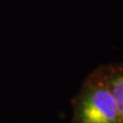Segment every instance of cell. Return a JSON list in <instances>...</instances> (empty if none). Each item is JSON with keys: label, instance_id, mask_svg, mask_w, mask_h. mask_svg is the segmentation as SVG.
Instances as JSON below:
<instances>
[{"label": "cell", "instance_id": "6da1fadb", "mask_svg": "<svg viewBox=\"0 0 123 123\" xmlns=\"http://www.w3.org/2000/svg\"><path fill=\"white\" fill-rule=\"evenodd\" d=\"M72 123H121L104 65L87 76L75 98Z\"/></svg>", "mask_w": 123, "mask_h": 123}, {"label": "cell", "instance_id": "7a4b0ae2", "mask_svg": "<svg viewBox=\"0 0 123 123\" xmlns=\"http://www.w3.org/2000/svg\"><path fill=\"white\" fill-rule=\"evenodd\" d=\"M108 84L116 103L120 121L123 123V64L104 65Z\"/></svg>", "mask_w": 123, "mask_h": 123}]
</instances>
